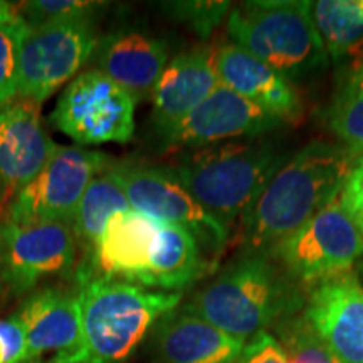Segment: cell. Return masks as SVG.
<instances>
[{
	"label": "cell",
	"mask_w": 363,
	"mask_h": 363,
	"mask_svg": "<svg viewBox=\"0 0 363 363\" xmlns=\"http://www.w3.org/2000/svg\"><path fill=\"white\" fill-rule=\"evenodd\" d=\"M357 158L343 145L320 140L299 150L240 219L244 252L271 256L338 197Z\"/></svg>",
	"instance_id": "obj_1"
},
{
	"label": "cell",
	"mask_w": 363,
	"mask_h": 363,
	"mask_svg": "<svg viewBox=\"0 0 363 363\" xmlns=\"http://www.w3.org/2000/svg\"><path fill=\"white\" fill-rule=\"evenodd\" d=\"M299 306L298 283L271 256L242 252L182 310L247 343L271 325L291 318Z\"/></svg>",
	"instance_id": "obj_2"
},
{
	"label": "cell",
	"mask_w": 363,
	"mask_h": 363,
	"mask_svg": "<svg viewBox=\"0 0 363 363\" xmlns=\"http://www.w3.org/2000/svg\"><path fill=\"white\" fill-rule=\"evenodd\" d=\"M284 163L274 145L252 138L189 150L167 170L230 234Z\"/></svg>",
	"instance_id": "obj_3"
},
{
	"label": "cell",
	"mask_w": 363,
	"mask_h": 363,
	"mask_svg": "<svg viewBox=\"0 0 363 363\" xmlns=\"http://www.w3.org/2000/svg\"><path fill=\"white\" fill-rule=\"evenodd\" d=\"M180 299L182 293L148 291L120 279H89L79 293L81 342L52 363H126Z\"/></svg>",
	"instance_id": "obj_4"
},
{
	"label": "cell",
	"mask_w": 363,
	"mask_h": 363,
	"mask_svg": "<svg viewBox=\"0 0 363 363\" xmlns=\"http://www.w3.org/2000/svg\"><path fill=\"white\" fill-rule=\"evenodd\" d=\"M227 33L239 48L286 79L308 78L326 66L328 52L313 21V2L262 0L230 11Z\"/></svg>",
	"instance_id": "obj_5"
},
{
	"label": "cell",
	"mask_w": 363,
	"mask_h": 363,
	"mask_svg": "<svg viewBox=\"0 0 363 363\" xmlns=\"http://www.w3.org/2000/svg\"><path fill=\"white\" fill-rule=\"evenodd\" d=\"M271 257L294 283L315 286L352 271L363 259V234L337 197L283 240Z\"/></svg>",
	"instance_id": "obj_6"
},
{
	"label": "cell",
	"mask_w": 363,
	"mask_h": 363,
	"mask_svg": "<svg viewBox=\"0 0 363 363\" xmlns=\"http://www.w3.org/2000/svg\"><path fill=\"white\" fill-rule=\"evenodd\" d=\"M136 99L98 69L76 76L59 96L51 121L79 145L126 143L135 131Z\"/></svg>",
	"instance_id": "obj_7"
},
{
	"label": "cell",
	"mask_w": 363,
	"mask_h": 363,
	"mask_svg": "<svg viewBox=\"0 0 363 363\" xmlns=\"http://www.w3.org/2000/svg\"><path fill=\"white\" fill-rule=\"evenodd\" d=\"M96 45L91 21L29 26L21 44L17 98L45 101L78 74Z\"/></svg>",
	"instance_id": "obj_8"
},
{
	"label": "cell",
	"mask_w": 363,
	"mask_h": 363,
	"mask_svg": "<svg viewBox=\"0 0 363 363\" xmlns=\"http://www.w3.org/2000/svg\"><path fill=\"white\" fill-rule=\"evenodd\" d=\"M110 165L101 152L57 145L39 175L21 190L6 212L9 224H71L89 182Z\"/></svg>",
	"instance_id": "obj_9"
},
{
	"label": "cell",
	"mask_w": 363,
	"mask_h": 363,
	"mask_svg": "<svg viewBox=\"0 0 363 363\" xmlns=\"http://www.w3.org/2000/svg\"><path fill=\"white\" fill-rule=\"evenodd\" d=\"M113 169L123 185L131 211L163 224L184 227L201 247H207L214 256L224 251L229 233L203 211L169 170L135 162L115 163Z\"/></svg>",
	"instance_id": "obj_10"
},
{
	"label": "cell",
	"mask_w": 363,
	"mask_h": 363,
	"mask_svg": "<svg viewBox=\"0 0 363 363\" xmlns=\"http://www.w3.org/2000/svg\"><path fill=\"white\" fill-rule=\"evenodd\" d=\"M0 239L2 276L16 293L29 291L44 278L65 274L74 266L76 238L67 222H6Z\"/></svg>",
	"instance_id": "obj_11"
},
{
	"label": "cell",
	"mask_w": 363,
	"mask_h": 363,
	"mask_svg": "<svg viewBox=\"0 0 363 363\" xmlns=\"http://www.w3.org/2000/svg\"><path fill=\"white\" fill-rule=\"evenodd\" d=\"M56 147L38 103L16 98L0 104V212H7L21 190L39 175Z\"/></svg>",
	"instance_id": "obj_12"
},
{
	"label": "cell",
	"mask_w": 363,
	"mask_h": 363,
	"mask_svg": "<svg viewBox=\"0 0 363 363\" xmlns=\"http://www.w3.org/2000/svg\"><path fill=\"white\" fill-rule=\"evenodd\" d=\"M283 125L259 106L217 84L187 118L180 121L163 143L169 150H197L235 138H259Z\"/></svg>",
	"instance_id": "obj_13"
},
{
	"label": "cell",
	"mask_w": 363,
	"mask_h": 363,
	"mask_svg": "<svg viewBox=\"0 0 363 363\" xmlns=\"http://www.w3.org/2000/svg\"><path fill=\"white\" fill-rule=\"evenodd\" d=\"M305 318L342 363H363V284L353 271L313 286Z\"/></svg>",
	"instance_id": "obj_14"
},
{
	"label": "cell",
	"mask_w": 363,
	"mask_h": 363,
	"mask_svg": "<svg viewBox=\"0 0 363 363\" xmlns=\"http://www.w3.org/2000/svg\"><path fill=\"white\" fill-rule=\"evenodd\" d=\"M216 71L219 84L249 99L281 123H298L303 118L301 94L291 81L238 44L216 49Z\"/></svg>",
	"instance_id": "obj_15"
},
{
	"label": "cell",
	"mask_w": 363,
	"mask_h": 363,
	"mask_svg": "<svg viewBox=\"0 0 363 363\" xmlns=\"http://www.w3.org/2000/svg\"><path fill=\"white\" fill-rule=\"evenodd\" d=\"M217 84L216 49L195 48L172 59L152 91V121L158 135L165 138Z\"/></svg>",
	"instance_id": "obj_16"
},
{
	"label": "cell",
	"mask_w": 363,
	"mask_h": 363,
	"mask_svg": "<svg viewBox=\"0 0 363 363\" xmlns=\"http://www.w3.org/2000/svg\"><path fill=\"white\" fill-rule=\"evenodd\" d=\"M246 342L187 311L169 313L155 325V363H235Z\"/></svg>",
	"instance_id": "obj_17"
},
{
	"label": "cell",
	"mask_w": 363,
	"mask_h": 363,
	"mask_svg": "<svg viewBox=\"0 0 363 363\" xmlns=\"http://www.w3.org/2000/svg\"><path fill=\"white\" fill-rule=\"evenodd\" d=\"M16 316L24 326L27 337L24 362L40 360L45 352L65 355L81 342L79 294L45 288L27 298Z\"/></svg>",
	"instance_id": "obj_18"
},
{
	"label": "cell",
	"mask_w": 363,
	"mask_h": 363,
	"mask_svg": "<svg viewBox=\"0 0 363 363\" xmlns=\"http://www.w3.org/2000/svg\"><path fill=\"white\" fill-rule=\"evenodd\" d=\"M96 65L98 71L140 99L152 94L169 65V52L167 45L153 35L121 30L98 43Z\"/></svg>",
	"instance_id": "obj_19"
},
{
	"label": "cell",
	"mask_w": 363,
	"mask_h": 363,
	"mask_svg": "<svg viewBox=\"0 0 363 363\" xmlns=\"http://www.w3.org/2000/svg\"><path fill=\"white\" fill-rule=\"evenodd\" d=\"M158 227L160 222L136 211L113 216L91 257L103 272L101 278L142 284L152 261Z\"/></svg>",
	"instance_id": "obj_20"
},
{
	"label": "cell",
	"mask_w": 363,
	"mask_h": 363,
	"mask_svg": "<svg viewBox=\"0 0 363 363\" xmlns=\"http://www.w3.org/2000/svg\"><path fill=\"white\" fill-rule=\"evenodd\" d=\"M206 262L202 247L189 230L160 222L147 274L142 286L160 289H180L201 278Z\"/></svg>",
	"instance_id": "obj_21"
},
{
	"label": "cell",
	"mask_w": 363,
	"mask_h": 363,
	"mask_svg": "<svg viewBox=\"0 0 363 363\" xmlns=\"http://www.w3.org/2000/svg\"><path fill=\"white\" fill-rule=\"evenodd\" d=\"M128 211H131V207L123 185L113 165H108L89 182L76 208L71 222L76 240L83 242L86 251H89L93 257L98 240L101 239L111 217Z\"/></svg>",
	"instance_id": "obj_22"
},
{
	"label": "cell",
	"mask_w": 363,
	"mask_h": 363,
	"mask_svg": "<svg viewBox=\"0 0 363 363\" xmlns=\"http://www.w3.org/2000/svg\"><path fill=\"white\" fill-rule=\"evenodd\" d=\"M328 126L348 152L363 155V48L347 59L328 110Z\"/></svg>",
	"instance_id": "obj_23"
},
{
	"label": "cell",
	"mask_w": 363,
	"mask_h": 363,
	"mask_svg": "<svg viewBox=\"0 0 363 363\" xmlns=\"http://www.w3.org/2000/svg\"><path fill=\"white\" fill-rule=\"evenodd\" d=\"M313 21L335 61L348 59L363 48V0L313 2Z\"/></svg>",
	"instance_id": "obj_24"
},
{
	"label": "cell",
	"mask_w": 363,
	"mask_h": 363,
	"mask_svg": "<svg viewBox=\"0 0 363 363\" xmlns=\"http://www.w3.org/2000/svg\"><path fill=\"white\" fill-rule=\"evenodd\" d=\"M29 24L16 7L0 2V104L17 98L19 56Z\"/></svg>",
	"instance_id": "obj_25"
},
{
	"label": "cell",
	"mask_w": 363,
	"mask_h": 363,
	"mask_svg": "<svg viewBox=\"0 0 363 363\" xmlns=\"http://www.w3.org/2000/svg\"><path fill=\"white\" fill-rule=\"evenodd\" d=\"M281 340L288 363H342L308 323L305 315L281 323Z\"/></svg>",
	"instance_id": "obj_26"
},
{
	"label": "cell",
	"mask_w": 363,
	"mask_h": 363,
	"mask_svg": "<svg viewBox=\"0 0 363 363\" xmlns=\"http://www.w3.org/2000/svg\"><path fill=\"white\" fill-rule=\"evenodd\" d=\"M163 11L169 12L172 19L184 22L195 30L201 38H208L224 17L230 11L229 2H199V0H184V2L163 4Z\"/></svg>",
	"instance_id": "obj_27"
},
{
	"label": "cell",
	"mask_w": 363,
	"mask_h": 363,
	"mask_svg": "<svg viewBox=\"0 0 363 363\" xmlns=\"http://www.w3.org/2000/svg\"><path fill=\"white\" fill-rule=\"evenodd\" d=\"M103 2L88 0H34L24 6L27 24L40 26L49 22L93 21V13L103 9Z\"/></svg>",
	"instance_id": "obj_28"
},
{
	"label": "cell",
	"mask_w": 363,
	"mask_h": 363,
	"mask_svg": "<svg viewBox=\"0 0 363 363\" xmlns=\"http://www.w3.org/2000/svg\"><path fill=\"white\" fill-rule=\"evenodd\" d=\"M340 203L363 234V155L353 163L350 174L340 190Z\"/></svg>",
	"instance_id": "obj_29"
},
{
	"label": "cell",
	"mask_w": 363,
	"mask_h": 363,
	"mask_svg": "<svg viewBox=\"0 0 363 363\" xmlns=\"http://www.w3.org/2000/svg\"><path fill=\"white\" fill-rule=\"evenodd\" d=\"M27 350L26 330L16 315L0 320V363L24 362Z\"/></svg>",
	"instance_id": "obj_30"
},
{
	"label": "cell",
	"mask_w": 363,
	"mask_h": 363,
	"mask_svg": "<svg viewBox=\"0 0 363 363\" xmlns=\"http://www.w3.org/2000/svg\"><path fill=\"white\" fill-rule=\"evenodd\" d=\"M235 363H288V360L278 340L262 331L249 340Z\"/></svg>",
	"instance_id": "obj_31"
},
{
	"label": "cell",
	"mask_w": 363,
	"mask_h": 363,
	"mask_svg": "<svg viewBox=\"0 0 363 363\" xmlns=\"http://www.w3.org/2000/svg\"><path fill=\"white\" fill-rule=\"evenodd\" d=\"M0 274H2V239H0Z\"/></svg>",
	"instance_id": "obj_32"
},
{
	"label": "cell",
	"mask_w": 363,
	"mask_h": 363,
	"mask_svg": "<svg viewBox=\"0 0 363 363\" xmlns=\"http://www.w3.org/2000/svg\"><path fill=\"white\" fill-rule=\"evenodd\" d=\"M40 360H27V362H19V363H39Z\"/></svg>",
	"instance_id": "obj_33"
},
{
	"label": "cell",
	"mask_w": 363,
	"mask_h": 363,
	"mask_svg": "<svg viewBox=\"0 0 363 363\" xmlns=\"http://www.w3.org/2000/svg\"><path fill=\"white\" fill-rule=\"evenodd\" d=\"M39 363H43V362H39ZM49 363H52V362H49Z\"/></svg>",
	"instance_id": "obj_34"
}]
</instances>
